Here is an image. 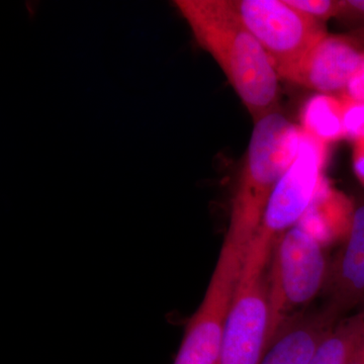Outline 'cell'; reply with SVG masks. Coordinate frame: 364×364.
Wrapping results in <instances>:
<instances>
[{"label":"cell","instance_id":"obj_18","mask_svg":"<svg viewBox=\"0 0 364 364\" xmlns=\"http://www.w3.org/2000/svg\"><path fill=\"white\" fill-rule=\"evenodd\" d=\"M349 41H351L359 49H364V28L351 30L350 32L344 35Z\"/></svg>","mask_w":364,"mask_h":364},{"label":"cell","instance_id":"obj_3","mask_svg":"<svg viewBox=\"0 0 364 364\" xmlns=\"http://www.w3.org/2000/svg\"><path fill=\"white\" fill-rule=\"evenodd\" d=\"M327 262L317 233L299 222L279 236L267 279L268 347L327 282Z\"/></svg>","mask_w":364,"mask_h":364},{"label":"cell","instance_id":"obj_1","mask_svg":"<svg viewBox=\"0 0 364 364\" xmlns=\"http://www.w3.org/2000/svg\"><path fill=\"white\" fill-rule=\"evenodd\" d=\"M176 6L224 72L254 122L277 112L279 74L231 0H177Z\"/></svg>","mask_w":364,"mask_h":364},{"label":"cell","instance_id":"obj_10","mask_svg":"<svg viewBox=\"0 0 364 364\" xmlns=\"http://www.w3.org/2000/svg\"><path fill=\"white\" fill-rule=\"evenodd\" d=\"M337 318L327 308L316 315L294 318L273 340L261 364H309Z\"/></svg>","mask_w":364,"mask_h":364},{"label":"cell","instance_id":"obj_14","mask_svg":"<svg viewBox=\"0 0 364 364\" xmlns=\"http://www.w3.org/2000/svg\"><path fill=\"white\" fill-rule=\"evenodd\" d=\"M344 104V128L346 138L353 142L364 140V102H354L342 95Z\"/></svg>","mask_w":364,"mask_h":364},{"label":"cell","instance_id":"obj_16","mask_svg":"<svg viewBox=\"0 0 364 364\" xmlns=\"http://www.w3.org/2000/svg\"><path fill=\"white\" fill-rule=\"evenodd\" d=\"M343 97L354 100V102H364V54L360 65L353 74L348 85L345 88Z\"/></svg>","mask_w":364,"mask_h":364},{"label":"cell","instance_id":"obj_11","mask_svg":"<svg viewBox=\"0 0 364 364\" xmlns=\"http://www.w3.org/2000/svg\"><path fill=\"white\" fill-rule=\"evenodd\" d=\"M299 127L306 136L327 146L346 138L343 100L324 93L313 95L304 105Z\"/></svg>","mask_w":364,"mask_h":364},{"label":"cell","instance_id":"obj_19","mask_svg":"<svg viewBox=\"0 0 364 364\" xmlns=\"http://www.w3.org/2000/svg\"><path fill=\"white\" fill-rule=\"evenodd\" d=\"M347 364H364V341Z\"/></svg>","mask_w":364,"mask_h":364},{"label":"cell","instance_id":"obj_15","mask_svg":"<svg viewBox=\"0 0 364 364\" xmlns=\"http://www.w3.org/2000/svg\"><path fill=\"white\" fill-rule=\"evenodd\" d=\"M336 18L353 26L352 30L364 28V0H339Z\"/></svg>","mask_w":364,"mask_h":364},{"label":"cell","instance_id":"obj_7","mask_svg":"<svg viewBox=\"0 0 364 364\" xmlns=\"http://www.w3.org/2000/svg\"><path fill=\"white\" fill-rule=\"evenodd\" d=\"M326 159L327 145L304 133L298 155L277 182L260 228L277 237L303 219L325 184Z\"/></svg>","mask_w":364,"mask_h":364},{"label":"cell","instance_id":"obj_2","mask_svg":"<svg viewBox=\"0 0 364 364\" xmlns=\"http://www.w3.org/2000/svg\"><path fill=\"white\" fill-rule=\"evenodd\" d=\"M303 136L301 127L279 111L255 121L227 235L251 243L277 182L298 155Z\"/></svg>","mask_w":364,"mask_h":364},{"label":"cell","instance_id":"obj_13","mask_svg":"<svg viewBox=\"0 0 364 364\" xmlns=\"http://www.w3.org/2000/svg\"><path fill=\"white\" fill-rule=\"evenodd\" d=\"M291 6L314 20L325 23L336 18L339 11V0H287Z\"/></svg>","mask_w":364,"mask_h":364},{"label":"cell","instance_id":"obj_17","mask_svg":"<svg viewBox=\"0 0 364 364\" xmlns=\"http://www.w3.org/2000/svg\"><path fill=\"white\" fill-rule=\"evenodd\" d=\"M353 168L359 181L364 184V140L354 142L353 147Z\"/></svg>","mask_w":364,"mask_h":364},{"label":"cell","instance_id":"obj_12","mask_svg":"<svg viewBox=\"0 0 364 364\" xmlns=\"http://www.w3.org/2000/svg\"><path fill=\"white\" fill-rule=\"evenodd\" d=\"M363 341L364 308H361L330 330L309 364H347Z\"/></svg>","mask_w":364,"mask_h":364},{"label":"cell","instance_id":"obj_9","mask_svg":"<svg viewBox=\"0 0 364 364\" xmlns=\"http://www.w3.org/2000/svg\"><path fill=\"white\" fill-rule=\"evenodd\" d=\"M331 309L337 316L358 306L364 308V200L352 212L344 247L328 275Z\"/></svg>","mask_w":364,"mask_h":364},{"label":"cell","instance_id":"obj_8","mask_svg":"<svg viewBox=\"0 0 364 364\" xmlns=\"http://www.w3.org/2000/svg\"><path fill=\"white\" fill-rule=\"evenodd\" d=\"M363 54L364 50L345 36L327 33L311 48L286 80L324 95L343 92Z\"/></svg>","mask_w":364,"mask_h":364},{"label":"cell","instance_id":"obj_6","mask_svg":"<svg viewBox=\"0 0 364 364\" xmlns=\"http://www.w3.org/2000/svg\"><path fill=\"white\" fill-rule=\"evenodd\" d=\"M235 11L258 41L280 78L287 79L328 32L287 0H231Z\"/></svg>","mask_w":364,"mask_h":364},{"label":"cell","instance_id":"obj_4","mask_svg":"<svg viewBox=\"0 0 364 364\" xmlns=\"http://www.w3.org/2000/svg\"><path fill=\"white\" fill-rule=\"evenodd\" d=\"M275 237L259 228L249 245L218 364H261L268 349L267 268Z\"/></svg>","mask_w":364,"mask_h":364},{"label":"cell","instance_id":"obj_5","mask_svg":"<svg viewBox=\"0 0 364 364\" xmlns=\"http://www.w3.org/2000/svg\"><path fill=\"white\" fill-rule=\"evenodd\" d=\"M249 245L226 235L205 296L189 321L173 364H218Z\"/></svg>","mask_w":364,"mask_h":364}]
</instances>
